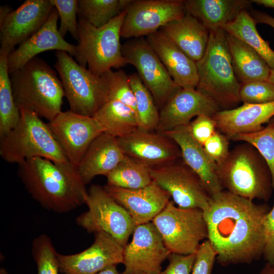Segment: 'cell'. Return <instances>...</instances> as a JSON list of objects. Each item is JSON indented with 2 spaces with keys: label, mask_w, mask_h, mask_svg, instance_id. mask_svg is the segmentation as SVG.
I'll use <instances>...</instances> for the list:
<instances>
[{
  "label": "cell",
  "mask_w": 274,
  "mask_h": 274,
  "mask_svg": "<svg viewBox=\"0 0 274 274\" xmlns=\"http://www.w3.org/2000/svg\"><path fill=\"white\" fill-rule=\"evenodd\" d=\"M270 210L266 204H256L227 191L213 195L203 212L208 239L222 266L251 263L263 255V221Z\"/></svg>",
  "instance_id": "obj_1"
},
{
  "label": "cell",
  "mask_w": 274,
  "mask_h": 274,
  "mask_svg": "<svg viewBox=\"0 0 274 274\" xmlns=\"http://www.w3.org/2000/svg\"><path fill=\"white\" fill-rule=\"evenodd\" d=\"M17 174L31 196L43 208L58 213L85 204L88 190L77 168L69 161L42 157L18 164Z\"/></svg>",
  "instance_id": "obj_2"
},
{
  "label": "cell",
  "mask_w": 274,
  "mask_h": 274,
  "mask_svg": "<svg viewBox=\"0 0 274 274\" xmlns=\"http://www.w3.org/2000/svg\"><path fill=\"white\" fill-rule=\"evenodd\" d=\"M15 101L20 109L32 112L49 121L61 112L63 87L55 71L36 57L10 73Z\"/></svg>",
  "instance_id": "obj_3"
},
{
  "label": "cell",
  "mask_w": 274,
  "mask_h": 274,
  "mask_svg": "<svg viewBox=\"0 0 274 274\" xmlns=\"http://www.w3.org/2000/svg\"><path fill=\"white\" fill-rule=\"evenodd\" d=\"M223 188L237 196L267 201L272 193L270 171L266 161L249 143L244 142L229 151L215 167Z\"/></svg>",
  "instance_id": "obj_4"
},
{
  "label": "cell",
  "mask_w": 274,
  "mask_h": 274,
  "mask_svg": "<svg viewBox=\"0 0 274 274\" xmlns=\"http://www.w3.org/2000/svg\"><path fill=\"white\" fill-rule=\"evenodd\" d=\"M196 63L199 78L196 89L213 101L220 111L237 107L241 102L240 83L233 71L223 28L210 31L206 51Z\"/></svg>",
  "instance_id": "obj_5"
},
{
  "label": "cell",
  "mask_w": 274,
  "mask_h": 274,
  "mask_svg": "<svg viewBox=\"0 0 274 274\" xmlns=\"http://www.w3.org/2000/svg\"><path fill=\"white\" fill-rule=\"evenodd\" d=\"M16 126L0 138V155L6 162L18 164L34 157L57 162H68L47 123L36 113L20 109Z\"/></svg>",
  "instance_id": "obj_6"
},
{
  "label": "cell",
  "mask_w": 274,
  "mask_h": 274,
  "mask_svg": "<svg viewBox=\"0 0 274 274\" xmlns=\"http://www.w3.org/2000/svg\"><path fill=\"white\" fill-rule=\"evenodd\" d=\"M125 16L124 10L106 25L95 27L79 17L78 41L74 56L76 61L94 74L101 76L112 68L127 63L122 52L120 30Z\"/></svg>",
  "instance_id": "obj_7"
},
{
  "label": "cell",
  "mask_w": 274,
  "mask_h": 274,
  "mask_svg": "<svg viewBox=\"0 0 274 274\" xmlns=\"http://www.w3.org/2000/svg\"><path fill=\"white\" fill-rule=\"evenodd\" d=\"M55 68L58 73L70 110L93 117L109 99L105 76L96 75L80 65L67 52L56 51Z\"/></svg>",
  "instance_id": "obj_8"
},
{
  "label": "cell",
  "mask_w": 274,
  "mask_h": 274,
  "mask_svg": "<svg viewBox=\"0 0 274 274\" xmlns=\"http://www.w3.org/2000/svg\"><path fill=\"white\" fill-rule=\"evenodd\" d=\"M152 222L170 253H195L201 243L208 239L204 213L198 208H180L170 200Z\"/></svg>",
  "instance_id": "obj_9"
},
{
  "label": "cell",
  "mask_w": 274,
  "mask_h": 274,
  "mask_svg": "<svg viewBox=\"0 0 274 274\" xmlns=\"http://www.w3.org/2000/svg\"><path fill=\"white\" fill-rule=\"evenodd\" d=\"M88 210L76 219L77 224L88 233L104 232L124 247L135 226L127 211L99 185L88 190Z\"/></svg>",
  "instance_id": "obj_10"
},
{
  "label": "cell",
  "mask_w": 274,
  "mask_h": 274,
  "mask_svg": "<svg viewBox=\"0 0 274 274\" xmlns=\"http://www.w3.org/2000/svg\"><path fill=\"white\" fill-rule=\"evenodd\" d=\"M122 52L127 63L138 71L158 109L181 89L174 82L146 39L141 37L126 42L122 45Z\"/></svg>",
  "instance_id": "obj_11"
},
{
  "label": "cell",
  "mask_w": 274,
  "mask_h": 274,
  "mask_svg": "<svg viewBox=\"0 0 274 274\" xmlns=\"http://www.w3.org/2000/svg\"><path fill=\"white\" fill-rule=\"evenodd\" d=\"M152 181L166 191L174 202L182 208H198L205 212L211 195L198 176L180 159L150 169Z\"/></svg>",
  "instance_id": "obj_12"
},
{
  "label": "cell",
  "mask_w": 274,
  "mask_h": 274,
  "mask_svg": "<svg viewBox=\"0 0 274 274\" xmlns=\"http://www.w3.org/2000/svg\"><path fill=\"white\" fill-rule=\"evenodd\" d=\"M125 11L120 30L124 39L147 36L186 14L182 0H131Z\"/></svg>",
  "instance_id": "obj_13"
},
{
  "label": "cell",
  "mask_w": 274,
  "mask_h": 274,
  "mask_svg": "<svg viewBox=\"0 0 274 274\" xmlns=\"http://www.w3.org/2000/svg\"><path fill=\"white\" fill-rule=\"evenodd\" d=\"M47 124L68 161L77 168L91 143L105 132L93 117L70 110L61 111Z\"/></svg>",
  "instance_id": "obj_14"
},
{
  "label": "cell",
  "mask_w": 274,
  "mask_h": 274,
  "mask_svg": "<svg viewBox=\"0 0 274 274\" xmlns=\"http://www.w3.org/2000/svg\"><path fill=\"white\" fill-rule=\"evenodd\" d=\"M131 241L124 247L122 274H159L170 252L152 222L135 227Z\"/></svg>",
  "instance_id": "obj_15"
},
{
  "label": "cell",
  "mask_w": 274,
  "mask_h": 274,
  "mask_svg": "<svg viewBox=\"0 0 274 274\" xmlns=\"http://www.w3.org/2000/svg\"><path fill=\"white\" fill-rule=\"evenodd\" d=\"M54 7L51 0H26L0 23V52L8 54L35 33Z\"/></svg>",
  "instance_id": "obj_16"
},
{
  "label": "cell",
  "mask_w": 274,
  "mask_h": 274,
  "mask_svg": "<svg viewBox=\"0 0 274 274\" xmlns=\"http://www.w3.org/2000/svg\"><path fill=\"white\" fill-rule=\"evenodd\" d=\"M124 247L111 235L94 233L93 244L78 253L58 254L60 272L63 274H96L112 265L123 263Z\"/></svg>",
  "instance_id": "obj_17"
},
{
  "label": "cell",
  "mask_w": 274,
  "mask_h": 274,
  "mask_svg": "<svg viewBox=\"0 0 274 274\" xmlns=\"http://www.w3.org/2000/svg\"><path fill=\"white\" fill-rule=\"evenodd\" d=\"M117 139L126 156L150 169L170 164L182 158L177 143L163 133L138 129Z\"/></svg>",
  "instance_id": "obj_18"
},
{
  "label": "cell",
  "mask_w": 274,
  "mask_h": 274,
  "mask_svg": "<svg viewBox=\"0 0 274 274\" xmlns=\"http://www.w3.org/2000/svg\"><path fill=\"white\" fill-rule=\"evenodd\" d=\"M220 111L211 99L194 88H181L160 109L155 130L165 132L187 125L192 118L200 115L213 117Z\"/></svg>",
  "instance_id": "obj_19"
},
{
  "label": "cell",
  "mask_w": 274,
  "mask_h": 274,
  "mask_svg": "<svg viewBox=\"0 0 274 274\" xmlns=\"http://www.w3.org/2000/svg\"><path fill=\"white\" fill-rule=\"evenodd\" d=\"M107 192L130 215L135 226L152 222L170 200V196L154 182L142 188L128 189L106 185Z\"/></svg>",
  "instance_id": "obj_20"
},
{
  "label": "cell",
  "mask_w": 274,
  "mask_h": 274,
  "mask_svg": "<svg viewBox=\"0 0 274 274\" xmlns=\"http://www.w3.org/2000/svg\"><path fill=\"white\" fill-rule=\"evenodd\" d=\"M58 18V12L54 7L44 24L9 54L8 66L9 73L22 67L38 54L45 51H63L71 56L75 55L76 45L66 41L59 32L57 27Z\"/></svg>",
  "instance_id": "obj_21"
},
{
  "label": "cell",
  "mask_w": 274,
  "mask_h": 274,
  "mask_svg": "<svg viewBox=\"0 0 274 274\" xmlns=\"http://www.w3.org/2000/svg\"><path fill=\"white\" fill-rule=\"evenodd\" d=\"M274 117V101L261 104H243L235 108L221 110L212 117L217 130L230 140L241 133L262 129Z\"/></svg>",
  "instance_id": "obj_22"
},
{
  "label": "cell",
  "mask_w": 274,
  "mask_h": 274,
  "mask_svg": "<svg viewBox=\"0 0 274 274\" xmlns=\"http://www.w3.org/2000/svg\"><path fill=\"white\" fill-rule=\"evenodd\" d=\"M146 40L177 85L196 89L199 78L195 61L160 30L148 35Z\"/></svg>",
  "instance_id": "obj_23"
},
{
  "label": "cell",
  "mask_w": 274,
  "mask_h": 274,
  "mask_svg": "<svg viewBox=\"0 0 274 274\" xmlns=\"http://www.w3.org/2000/svg\"><path fill=\"white\" fill-rule=\"evenodd\" d=\"M126 158L117 138L104 132L90 145L77 169L87 185L97 176H106Z\"/></svg>",
  "instance_id": "obj_24"
},
{
  "label": "cell",
  "mask_w": 274,
  "mask_h": 274,
  "mask_svg": "<svg viewBox=\"0 0 274 274\" xmlns=\"http://www.w3.org/2000/svg\"><path fill=\"white\" fill-rule=\"evenodd\" d=\"M163 133L177 143L181 151V159L198 176L211 196L223 191L215 166L207 157L202 146L192 138L187 125Z\"/></svg>",
  "instance_id": "obj_25"
},
{
  "label": "cell",
  "mask_w": 274,
  "mask_h": 274,
  "mask_svg": "<svg viewBox=\"0 0 274 274\" xmlns=\"http://www.w3.org/2000/svg\"><path fill=\"white\" fill-rule=\"evenodd\" d=\"M159 30L196 62L203 56L208 46L210 31L195 17L186 13Z\"/></svg>",
  "instance_id": "obj_26"
},
{
  "label": "cell",
  "mask_w": 274,
  "mask_h": 274,
  "mask_svg": "<svg viewBox=\"0 0 274 274\" xmlns=\"http://www.w3.org/2000/svg\"><path fill=\"white\" fill-rule=\"evenodd\" d=\"M247 0H185V10L209 31L223 28L251 6Z\"/></svg>",
  "instance_id": "obj_27"
},
{
  "label": "cell",
  "mask_w": 274,
  "mask_h": 274,
  "mask_svg": "<svg viewBox=\"0 0 274 274\" xmlns=\"http://www.w3.org/2000/svg\"><path fill=\"white\" fill-rule=\"evenodd\" d=\"M226 36L232 67L238 82L268 80L271 69L262 56L236 38L227 33Z\"/></svg>",
  "instance_id": "obj_28"
},
{
  "label": "cell",
  "mask_w": 274,
  "mask_h": 274,
  "mask_svg": "<svg viewBox=\"0 0 274 274\" xmlns=\"http://www.w3.org/2000/svg\"><path fill=\"white\" fill-rule=\"evenodd\" d=\"M93 117L102 126L105 132L117 138L139 129L135 112L118 100L109 99Z\"/></svg>",
  "instance_id": "obj_29"
},
{
  "label": "cell",
  "mask_w": 274,
  "mask_h": 274,
  "mask_svg": "<svg viewBox=\"0 0 274 274\" xmlns=\"http://www.w3.org/2000/svg\"><path fill=\"white\" fill-rule=\"evenodd\" d=\"M257 22L247 10L241 11L223 28L230 35L255 50L265 60L271 70L274 69V51L258 33Z\"/></svg>",
  "instance_id": "obj_30"
},
{
  "label": "cell",
  "mask_w": 274,
  "mask_h": 274,
  "mask_svg": "<svg viewBox=\"0 0 274 274\" xmlns=\"http://www.w3.org/2000/svg\"><path fill=\"white\" fill-rule=\"evenodd\" d=\"M9 54L0 52V138L18 122L20 111L13 96L8 66Z\"/></svg>",
  "instance_id": "obj_31"
},
{
  "label": "cell",
  "mask_w": 274,
  "mask_h": 274,
  "mask_svg": "<svg viewBox=\"0 0 274 274\" xmlns=\"http://www.w3.org/2000/svg\"><path fill=\"white\" fill-rule=\"evenodd\" d=\"M106 177L107 185L128 189L144 188L153 182L150 168L127 156Z\"/></svg>",
  "instance_id": "obj_32"
},
{
  "label": "cell",
  "mask_w": 274,
  "mask_h": 274,
  "mask_svg": "<svg viewBox=\"0 0 274 274\" xmlns=\"http://www.w3.org/2000/svg\"><path fill=\"white\" fill-rule=\"evenodd\" d=\"M128 77L135 99L139 129L147 131L156 130L159 112L151 93L138 74H132Z\"/></svg>",
  "instance_id": "obj_33"
},
{
  "label": "cell",
  "mask_w": 274,
  "mask_h": 274,
  "mask_svg": "<svg viewBox=\"0 0 274 274\" xmlns=\"http://www.w3.org/2000/svg\"><path fill=\"white\" fill-rule=\"evenodd\" d=\"M131 0H79L78 15L95 27H101L125 10Z\"/></svg>",
  "instance_id": "obj_34"
},
{
  "label": "cell",
  "mask_w": 274,
  "mask_h": 274,
  "mask_svg": "<svg viewBox=\"0 0 274 274\" xmlns=\"http://www.w3.org/2000/svg\"><path fill=\"white\" fill-rule=\"evenodd\" d=\"M232 140L249 143L257 149L269 167L274 189V117L262 129L252 133L238 134Z\"/></svg>",
  "instance_id": "obj_35"
},
{
  "label": "cell",
  "mask_w": 274,
  "mask_h": 274,
  "mask_svg": "<svg viewBox=\"0 0 274 274\" xmlns=\"http://www.w3.org/2000/svg\"><path fill=\"white\" fill-rule=\"evenodd\" d=\"M31 253L37 267V274H59L58 253L51 239L43 234L32 243Z\"/></svg>",
  "instance_id": "obj_36"
},
{
  "label": "cell",
  "mask_w": 274,
  "mask_h": 274,
  "mask_svg": "<svg viewBox=\"0 0 274 274\" xmlns=\"http://www.w3.org/2000/svg\"><path fill=\"white\" fill-rule=\"evenodd\" d=\"M104 75L109 85V99L120 101L132 109L136 114L135 96L128 76L121 70L117 71L111 70Z\"/></svg>",
  "instance_id": "obj_37"
},
{
  "label": "cell",
  "mask_w": 274,
  "mask_h": 274,
  "mask_svg": "<svg viewBox=\"0 0 274 274\" xmlns=\"http://www.w3.org/2000/svg\"><path fill=\"white\" fill-rule=\"evenodd\" d=\"M239 96L243 104L272 102L274 101V85L268 80L240 83Z\"/></svg>",
  "instance_id": "obj_38"
},
{
  "label": "cell",
  "mask_w": 274,
  "mask_h": 274,
  "mask_svg": "<svg viewBox=\"0 0 274 274\" xmlns=\"http://www.w3.org/2000/svg\"><path fill=\"white\" fill-rule=\"evenodd\" d=\"M57 10L60 23L58 30L64 38L67 32L78 41V21L77 15L78 10V1L51 0Z\"/></svg>",
  "instance_id": "obj_39"
},
{
  "label": "cell",
  "mask_w": 274,
  "mask_h": 274,
  "mask_svg": "<svg viewBox=\"0 0 274 274\" xmlns=\"http://www.w3.org/2000/svg\"><path fill=\"white\" fill-rule=\"evenodd\" d=\"M202 147L207 157L215 167L226 158L230 151L229 139L217 130Z\"/></svg>",
  "instance_id": "obj_40"
},
{
  "label": "cell",
  "mask_w": 274,
  "mask_h": 274,
  "mask_svg": "<svg viewBox=\"0 0 274 274\" xmlns=\"http://www.w3.org/2000/svg\"><path fill=\"white\" fill-rule=\"evenodd\" d=\"M217 254L209 241L207 239L199 246L191 274H211Z\"/></svg>",
  "instance_id": "obj_41"
},
{
  "label": "cell",
  "mask_w": 274,
  "mask_h": 274,
  "mask_svg": "<svg viewBox=\"0 0 274 274\" xmlns=\"http://www.w3.org/2000/svg\"><path fill=\"white\" fill-rule=\"evenodd\" d=\"M187 127L192 138L202 146L217 131L216 122L207 115L196 117Z\"/></svg>",
  "instance_id": "obj_42"
},
{
  "label": "cell",
  "mask_w": 274,
  "mask_h": 274,
  "mask_svg": "<svg viewBox=\"0 0 274 274\" xmlns=\"http://www.w3.org/2000/svg\"><path fill=\"white\" fill-rule=\"evenodd\" d=\"M195 257L196 253L188 255L171 253L167 258L168 265L159 274H191Z\"/></svg>",
  "instance_id": "obj_43"
},
{
  "label": "cell",
  "mask_w": 274,
  "mask_h": 274,
  "mask_svg": "<svg viewBox=\"0 0 274 274\" xmlns=\"http://www.w3.org/2000/svg\"><path fill=\"white\" fill-rule=\"evenodd\" d=\"M264 246L262 256L266 262L274 265V204L263 221Z\"/></svg>",
  "instance_id": "obj_44"
},
{
  "label": "cell",
  "mask_w": 274,
  "mask_h": 274,
  "mask_svg": "<svg viewBox=\"0 0 274 274\" xmlns=\"http://www.w3.org/2000/svg\"><path fill=\"white\" fill-rule=\"evenodd\" d=\"M250 13L257 23L266 24L274 28V17L266 13L257 10H253Z\"/></svg>",
  "instance_id": "obj_45"
},
{
  "label": "cell",
  "mask_w": 274,
  "mask_h": 274,
  "mask_svg": "<svg viewBox=\"0 0 274 274\" xmlns=\"http://www.w3.org/2000/svg\"><path fill=\"white\" fill-rule=\"evenodd\" d=\"M13 11L9 6H3L0 7V23H2L8 14Z\"/></svg>",
  "instance_id": "obj_46"
},
{
  "label": "cell",
  "mask_w": 274,
  "mask_h": 274,
  "mask_svg": "<svg viewBox=\"0 0 274 274\" xmlns=\"http://www.w3.org/2000/svg\"><path fill=\"white\" fill-rule=\"evenodd\" d=\"M96 274H122V272H120L118 270L116 265H112L105 268Z\"/></svg>",
  "instance_id": "obj_47"
},
{
  "label": "cell",
  "mask_w": 274,
  "mask_h": 274,
  "mask_svg": "<svg viewBox=\"0 0 274 274\" xmlns=\"http://www.w3.org/2000/svg\"><path fill=\"white\" fill-rule=\"evenodd\" d=\"M251 2L266 7L274 8V0H253Z\"/></svg>",
  "instance_id": "obj_48"
},
{
  "label": "cell",
  "mask_w": 274,
  "mask_h": 274,
  "mask_svg": "<svg viewBox=\"0 0 274 274\" xmlns=\"http://www.w3.org/2000/svg\"><path fill=\"white\" fill-rule=\"evenodd\" d=\"M259 274H274V265L266 262Z\"/></svg>",
  "instance_id": "obj_49"
},
{
  "label": "cell",
  "mask_w": 274,
  "mask_h": 274,
  "mask_svg": "<svg viewBox=\"0 0 274 274\" xmlns=\"http://www.w3.org/2000/svg\"><path fill=\"white\" fill-rule=\"evenodd\" d=\"M268 81L274 85V69L270 70V75Z\"/></svg>",
  "instance_id": "obj_50"
}]
</instances>
